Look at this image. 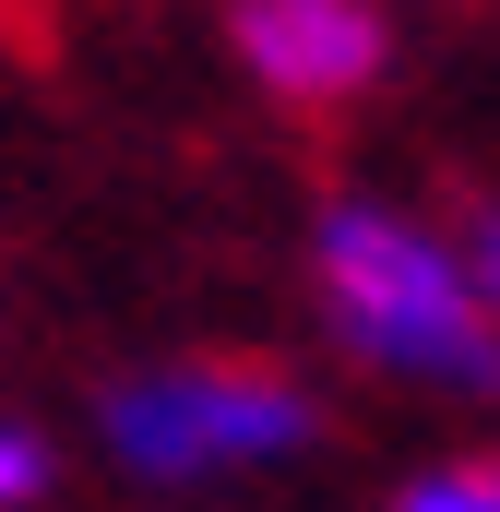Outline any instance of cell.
<instances>
[{
    "label": "cell",
    "instance_id": "cell-1",
    "mask_svg": "<svg viewBox=\"0 0 500 512\" xmlns=\"http://www.w3.org/2000/svg\"><path fill=\"white\" fill-rule=\"evenodd\" d=\"M310 298H322V322L358 370L441 393V405H500V322L477 310L453 239L417 227L405 203L334 191L310 215Z\"/></svg>",
    "mask_w": 500,
    "mask_h": 512
},
{
    "label": "cell",
    "instance_id": "cell-2",
    "mask_svg": "<svg viewBox=\"0 0 500 512\" xmlns=\"http://www.w3.org/2000/svg\"><path fill=\"white\" fill-rule=\"evenodd\" d=\"M96 453L131 489H215V477H274L322 453V393L286 358L250 346H191L96 382Z\"/></svg>",
    "mask_w": 500,
    "mask_h": 512
},
{
    "label": "cell",
    "instance_id": "cell-3",
    "mask_svg": "<svg viewBox=\"0 0 500 512\" xmlns=\"http://www.w3.org/2000/svg\"><path fill=\"white\" fill-rule=\"evenodd\" d=\"M227 48L274 108H358L393 72V12L381 0H227Z\"/></svg>",
    "mask_w": 500,
    "mask_h": 512
},
{
    "label": "cell",
    "instance_id": "cell-4",
    "mask_svg": "<svg viewBox=\"0 0 500 512\" xmlns=\"http://www.w3.org/2000/svg\"><path fill=\"white\" fill-rule=\"evenodd\" d=\"M381 512H500V441H477V453H441V465H417L405 489Z\"/></svg>",
    "mask_w": 500,
    "mask_h": 512
},
{
    "label": "cell",
    "instance_id": "cell-5",
    "mask_svg": "<svg viewBox=\"0 0 500 512\" xmlns=\"http://www.w3.org/2000/svg\"><path fill=\"white\" fill-rule=\"evenodd\" d=\"M48 489H60V441L36 417H0V512H48Z\"/></svg>",
    "mask_w": 500,
    "mask_h": 512
},
{
    "label": "cell",
    "instance_id": "cell-6",
    "mask_svg": "<svg viewBox=\"0 0 500 512\" xmlns=\"http://www.w3.org/2000/svg\"><path fill=\"white\" fill-rule=\"evenodd\" d=\"M453 262H465V286H477V310L500 322V203H477V227L453 239Z\"/></svg>",
    "mask_w": 500,
    "mask_h": 512
}]
</instances>
